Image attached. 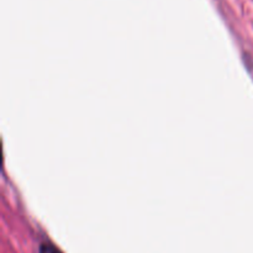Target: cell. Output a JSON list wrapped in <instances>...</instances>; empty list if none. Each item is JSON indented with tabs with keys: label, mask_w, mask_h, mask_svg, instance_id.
Listing matches in <instances>:
<instances>
[{
	"label": "cell",
	"mask_w": 253,
	"mask_h": 253,
	"mask_svg": "<svg viewBox=\"0 0 253 253\" xmlns=\"http://www.w3.org/2000/svg\"><path fill=\"white\" fill-rule=\"evenodd\" d=\"M40 253H63L61 250L57 249L53 244H49V242H44L40 247Z\"/></svg>",
	"instance_id": "obj_1"
}]
</instances>
